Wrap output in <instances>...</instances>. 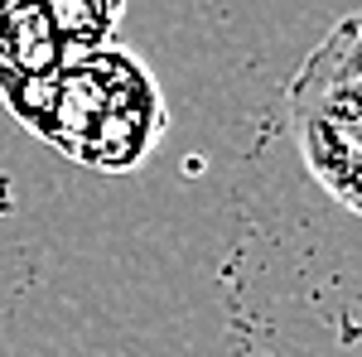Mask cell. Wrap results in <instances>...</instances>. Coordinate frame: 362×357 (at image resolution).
<instances>
[{
    "label": "cell",
    "instance_id": "obj_2",
    "mask_svg": "<svg viewBox=\"0 0 362 357\" xmlns=\"http://www.w3.org/2000/svg\"><path fill=\"white\" fill-rule=\"evenodd\" d=\"M285 102L309 179L362 218V73L314 49L300 63Z\"/></svg>",
    "mask_w": 362,
    "mask_h": 357
},
{
    "label": "cell",
    "instance_id": "obj_3",
    "mask_svg": "<svg viewBox=\"0 0 362 357\" xmlns=\"http://www.w3.org/2000/svg\"><path fill=\"white\" fill-rule=\"evenodd\" d=\"M44 10H49L68 58H78V54H92V49L112 44L116 25L126 15V0H44Z\"/></svg>",
    "mask_w": 362,
    "mask_h": 357
},
{
    "label": "cell",
    "instance_id": "obj_4",
    "mask_svg": "<svg viewBox=\"0 0 362 357\" xmlns=\"http://www.w3.org/2000/svg\"><path fill=\"white\" fill-rule=\"evenodd\" d=\"M319 49L334 58V63H343V68H353V73H362V15H343L324 39H319Z\"/></svg>",
    "mask_w": 362,
    "mask_h": 357
},
{
    "label": "cell",
    "instance_id": "obj_1",
    "mask_svg": "<svg viewBox=\"0 0 362 357\" xmlns=\"http://www.w3.org/2000/svg\"><path fill=\"white\" fill-rule=\"evenodd\" d=\"M0 102L29 136L102 174L150 160L165 136V92L131 49L102 44L49 73L0 63Z\"/></svg>",
    "mask_w": 362,
    "mask_h": 357
}]
</instances>
